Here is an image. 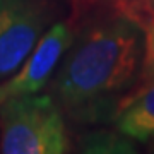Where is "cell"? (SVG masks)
I'll return each instance as SVG.
<instances>
[{
    "label": "cell",
    "mask_w": 154,
    "mask_h": 154,
    "mask_svg": "<svg viewBox=\"0 0 154 154\" xmlns=\"http://www.w3.org/2000/svg\"><path fill=\"white\" fill-rule=\"evenodd\" d=\"M74 33L67 22H55L14 74L0 82V105L7 99L41 93L51 81Z\"/></svg>",
    "instance_id": "obj_4"
},
{
    "label": "cell",
    "mask_w": 154,
    "mask_h": 154,
    "mask_svg": "<svg viewBox=\"0 0 154 154\" xmlns=\"http://www.w3.org/2000/svg\"><path fill=\"white\" fill-rule=\"evenodd\" d=\"M134 2H139L140 7H146L149 11H154V0H134Z\"/></svg>",
    "instance_id": "obj_8"
},
{
    "label": "cell",
    "mask_w": 154,
    "mask_h": 154,
    "mask_svg": "<svg viewBox=\"0 0 154 154\" xmlns=\"http://www.w3.org/2000/svg\"><path fill=\"white\" fill-rule=\"evenodd\" d=\"M53 19L51 0H0V82L22 65Z\"/></svg>",
    "instance_id": "obj_3"
},
{
    "label": "cell",
    "mask_w": 154,
    "mask_h": 154,
    "mask_svg": "<svg viewBox=\"0 0 154 154\" xmlns=\"http://www.w3.org/2000/svg\"><path fill=\"white\" fill-rule=\"evenodd\" d=\"M106 2H111V4H116V5H127V4H134V0H106Z\"/></svg>",
    "instance_id": "obj_9"
},
{
    "label": "cell",
    "mask_w": 154,
    "mask_h": 154,
    "mask_svg": "<svg viewBox=\"0 0 154 154\" xmlns=\"http://www.w3.org/2000/svg\"><path fill=\"white\" fill-rule=\"evenodd\" d=\"M82 152H132L134 140L122 132H93L81 140Z\"/></svg>",
    "instance_id": "obj_6"
},
{
    "label": "cell",
    "mask_w": 154,
    "mask_h": 154,
    "mask_svg": "<svg viewBox=\"0 0 154 154\" xmlns=\"http://www.w3.org/2000/svg\"><path fill=\"white\" fill-rule=\"evenodd\" d=\"M144 29V62L140 82L154 81V11L142 24ZM139 82V84H140Z\"/></svg>",
    "instance_id": "obj_7"
},
{
    "label": "cell",
    "mask_w": 154,
    "mask_h": 154,
    "mask_svg": "<svg viewBox=\"0 0 154 154\" xmlns=\"http://www.w3.org/2000/svg\"><path fill=\"white\" fill-rule=\"evenodd\" d=\"M118 132L135 142L154 140V81L140 82L115 116Z\"/></svg>",
    "instance_id": "obj_5"
},
{
    "label": "cell",
    "mask_w": 154,
    "mask_h": 154,
    "mask_svg": "<svg viewBox=\"0 0 154 154\" xmlns=\"http://www.w3.org/2000/svg\"><path fill=\"white\" fill-rule=\"evenodd\" d=\"M142 62V22L125 12L99 17L74 34L51 77V96L75 123L115 122L140 82Z\"/></svg>",
    "instance_id": "obj_1"
},
{
    "label": "cell",
    "mask_w": 154,
    "mask_h": 154,
    "mask_svg": "<svg viewBox=\"0 0 154 154\" xmlns=\"http://www.w3.org/2000/svg\"><path fill=\"white\" fill-rule=\"evenodd\" d=\"M69 151L65 115L51 94H26L0 105V152L63 154Z\"/></svg>",
    "instance_id": "obj_2"
},
{
    "label": "cell",
    "mask_w": 154,
    "mask_h": 154,
    "mask_svg": "<svg viewBox=\"0 0 154 154\" xmlns=\"http://www.w3.org/2000/svg\"><path fill=\"white\" fill-rule=\"evenodd\" d=\"M152 144H154V140H152Z\"/></svg>",
    "instance_id": "obj_10"
}]
</instances>
